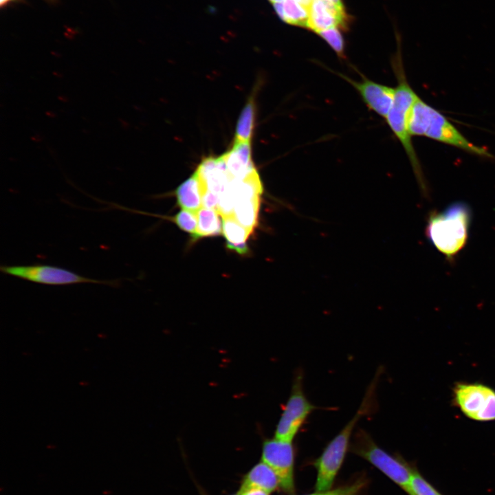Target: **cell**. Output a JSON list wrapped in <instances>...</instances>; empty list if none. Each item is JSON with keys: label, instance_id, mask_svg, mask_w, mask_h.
<instances>
[{"label": "cell", "instance_id": "obj_2", "mask_svg": "<svg viewBox=\"0 0 495 495\" xmlns=\"http://www.w3.org/2000/svg\"><path fill=\"white\" fill-rule=\"evenodd\" d=\"M472 219L467 204L455 202L428 217L426 234L428 241L447 259H453L465 246Z\"/></svg>", "mask_w": 495, "mask_h": 495}, {"label": "cell", "instance_id": "obj_16", "mask_svg": "<svg viewBox=\"0 0 495 495\" xmlns=\"http://www.w3.org/2000/svg\"><path fill=\"white\" fill-rule=\"evenodd\" d=\"M255 94L254 91L249 96L241 111L236 125L234 141L252 142L256 116Z\"/></svg>", "mask_w": 495, "mask_h": 495}, {"label": "cell", "instance_id": "obj_20", "mask_svg": "<svg viewBox=\"0 0 495 495\" xmlns=\"http://www.w3.org/2000/svg\"><path fill=\"white\" fill-rule=\"evenodd\" d=\"M406 492L409 495H442L416 470L412 473Z\"/></svg>", "mask_w": 495, "mask_h": 495}, {"label": "cell", "instance_id": "obj_5", "mask_svg": "<svg viewBox=\"0 0 495 495\" xmlns=\"http://www.w3.org/2000/svg\"><path fill=\"white\" fill-rule=\"evenodd\" d=\"M320 408L312 404L306 396L304 390V372L302 368H298L293 375L290 394L282 408L274 437L292 442L307 423L312 412Z\"/></svg>", "mask_w": 495, "mask_h": 495}, {"label": "cell", "instance_id": "obj_6", "mask_svg": "<svg viewBox=\"0 0 495 495\" xmlns=\"http://www.w3.org/2000/svg\"><path fill=\"white\" fill-rule=\"evenodd\" d=\"M2 273L19 278L43 285H67L94 283L118 287L120 280H98L81 276L61 267L36 263L28 265H1Z\"/></svg>", "mask_w": 495, "mask_h": 495}, {"label": "cell", "instance_id": "obj_8", "mask_svg": "<svg viewBox=\"0 0 495 495\" xmlns=\"http://www.w3.org/2000/svg\"><path fill=\"white\" fill-rule=\"evenodd\" d=\"M452 402L468 419L495 421V390L479 382H457L452 387Z\"/></svg>", "mask_w": 495, "mask_h": 495}, {"label": "cell", "instance_id": "obj_7", "mask_svg": "<svg viewBox=\"0 0 495 495\" xmlns=\"http://www.w3.org/2000/svg\"><path fill=\"white\" fill-rule=\"evenodd\" d=\"M353 452L377 468L406 492L414 470L380 448L366 430L359 428L355 432Z\"/></svg>", "mask_w": 495, "mask_h": 495}, {"label": "cell", "instance_id": "obj_30", "mask_svg": "<svg viewBox=\"0 0 495 495\" xmlns=\"http://www.w3.org/2000/svg\"><path fill=\"white\" fill-rule=\"evenodd\" d=\"M234 495H239V492H237L236 494H235Z\"/></svg>", "mask_w": 495, "mask_h": 495}, {"label": "cell", "instance_id": "obj_3", "mask_svg": "<svg viewBox=\"0 0 495 495\" xmlns=\"http://www.w3.org/2000/svg\"><path fill=\"white\" fill-rule=\"evenodd\" d=\"M408 130L411 136H426L479 157H494L487 148L470 142L443 114L419 97L410 110Z\"/></svg>", "mask_w": 495, "mask_h": 495}, {"label": "cell", "instance_id": "obj_19", "mask_svg": "<svg viewBox=\"0 0 495 495\" xmlns=\"http://www.w3.org/2000/svg\"><path fill=\"white\" fill-rule=\"evenodd\" d=\"M283 16L281 19L288 24L308 28L309 9L295 0H284Z\"/></svg>", "mask_w": 495, "mask_h": 495}, {"label": "cell", "instance_id": "obj_28", "mask_svg": "<svg viewBox=\"0 0 495 495\" xmlns=\"http://www.w3.org/2000/svg\"><path fill=\"white\" fill-rule=\"evenodd\" d=\"M270 3H275L278 2H283L284 0H268Z\"/></svg>", "mask_w": 495, "mask_h": 495}, {"label": "cell", "instance_id": "obj_14", "mask_svg": "<svg viewBox=\"0 0 495 495\" xmlns=\"http://www.w3.org/2000/svg\"><path fill=\"white\" fill-rule=\"evenodd\" d=\"M256 487L271 493L280 487L279 480L274 471L261 461L245 475L240 489Z\"/></svg>", "mask_w": 495, "mask_h": 495}, {"label": "cell", "instance_id": "obj_26", "mask_svg": "<svg viewBox=\"0 0 495 495\" xmlns=\"http://www.w3.org/2000/svg\"><path fill=\"white\" fill-rule=\"evenodd\" d=\"M295 1H296L298 2V3H300V4H302V6H304L305 7H306L307 8H309V6H310V5H311V1H312V0H295Z\"/></svg>", "mask_w": 495, "mask_h": 495}, {"label": "cell", "instance_id": "obj_27", "mask_svg": "<svg viewBox=\"0 0 495 495\" xmlns=\"http://www.w3.org/2000/svg\"><path fill=\"white\" fill-rule=\"evenodd\" d=\"M336 6L344 8V5L342 0H326Z\"/></svg>", "mask_w": 495, "mask_h": 495}, {"label": "cell", "instance_id": "obj_25", "mask_svg": "<svg viewBox=\"0 0 495 495\" xmlns=\"http://www.w3.org/2000/svg\"><path fill=\"white\" fill-rule=\"evenodd\" d=\"M239 495H269L270 493L266 491L256 488V487H248L245 489H239Z\"/></svg>", "mask_w": 495, "mask_h": 495}, {"label": "cell", "instance_id": "obj_1", "mask_svg": "<svg viewBox=\"0 0 495 495\" xmlns=\"http://www.w3.org/2000/svg\"><path fill=\"white\" fill-rule=\"evenodd\" d=\"M377 369L354 416L329 442L321 455L314 462L317 469L316 483L317 492L326 491L331 487L344 459L356 424L362 417L371 416L377 410L376 388L383 373L381 368Z\"/></svg>", "mask_w": 495, "mask_h": 495}, {"label": "cell", "instance_id": "obj_4", "mask_svg": "<svg viewBox=\"0 0 495 495\" xmlns=\"http://www.w3.org/2000/svg\"><path fill=\"white\" fill-rule=\"evenodd\" d=\"M393 68L397 78V86L395 87L393 107L386 120L390 129L402 144L420 188L426 193L427 186L424 176L408 130L409 114L419 96L407 80L400 56L393 60Z\"/></svg>", "mask_w": 495, "mask_h": 495}, {"label": "cell", "instance_id": "obj_9", "mask_svg": "<svg viewBox=\"0 0 495 495\" xmlns=\"http://www.w3.org/2000/svg\"><path fill=\"white\" fill-rule=\"evenodd\" d=\"M261 461L274 471L280 487L288 494H293L294 448L292 442L275 437L265 439L263 443Z\"/></svg>", "mask_w": 495, "mask_h": 495}, {"label": "cell", "instance_id": "obj_11", "mask_svg": "<svg viewBox=\"0 0 495 495\" xmlns=\"http://www.w3.org/2000/svg\"><path fill=\"white\" fill-rule=\"evenodd\" d=\"M308 28L316 33L332 28L345 30L348 16L344 7L326 0H312L309 8Z\"/></svg>", "mask_w": 495, "mask_h": 495}, {"label": "cell", "instance_id": "obj_15", "mask_svg": "<svg viewBox=\"0 0 495 495\" xmlns=\"http://www.w3.org/2000/svg\"><path fill=\"white\" fill-rule=\"evenodd\" d=\"M222 232L226 239V245L239 254L248 251L246 241L252 230L242 226L233 216L222 217Z\"/></svg>", "mask_w": 495, "mask_h": 495}, {"label": "cell", "instance_id": "obj_13", "mask_svg": "<svg viewBox=\"0 0 495 495\" xmlns=\"http://www.w3.org/2000/svg\"><path fill=\"white\" fill-rule=\"evenodd\" d=\"M205 186L199 173H195L177 188L175 195L178 204L182 209L197 212L202 207V197Z\"/></svg>", "mask_w": 495, "mask_h": 495}, {"label": "cell", "instance_id": "obj_24", "mask_svg": "<svg viewBox=\"0 0 495 495\" xmlns=\"http://www.w3.org/2000/svg\"><path fill=\"white\" fill-rule=\"evenodd\" d=\"M218 204L219 196L205 187V190L202 197V207L214 209L218 211Z\"/></svg>", "mask_w": 495, "mask_h": 495}, {"label": "cell", "instance_id": "obj_29", "mask_svg": "<svg viewBox=\"0 0 495 495\" xmlns=\"http://www.w3.org/2000/svg\"><path fill=\"white\" fill-rule=\"evenodd\" d=\"M10 1H11V0H1V6H3L4 4L7 3Z\"/></svg>", "mask_w": 495, "mask_h": 495}, {"label": "cell", "instance_id": "obj_18", "mask_svg": "<svg viewBox=\"0 0 495 495\" xmlns=\"http://www.w3.org/2000/svg\"><path fill=\"white\" fill-rule=\"evenodd\" d=\"M259 198H245L235 202L233 217L244 227L253 231L257 224Z\"/></svg>", "mask_w": 495, "mask_h": 495}, {"label": "cell", "instance_id": "obj_21", "mask_svg": "<svg viewBox=\"0 0 495 495\" xmlns=\"http://www.w3.org/2000/svg\"><path fill=\"white\" fill-rule=\"evenodd\" d=\"M317 34L323 38L331 48L341 58H345L344 55V40L338 28H332L321 30Z\"/></svg>", "mask_w": 495, "mask_h": 495}, {"label": "cell", "instance_id": "obj_22", "mask_svg": "<svg viewBox=\"0 0 495 495\" xmlns=\"http://www.w3.org/2000/svg\"><path fill=\"white\" fill-rule=\"evenodd\" d=\"M174 221L182 230L193 236L197 229V212L182 209L174 217Z\"/></svg>", "mask_w": 495, "mask_h": 495}, {"label": "cell", "instance_id": "obj_10", "mask_svg": "<svg viewBox=\"0 0 495 495\" xmlns=\"http://www.w3.org/2000/svg\"><path fill=\"white\" fill-rule=\"evenodd\" d=\"M337 74L358 91L369 109L386 118L394 102L395 88L377 83L362 75V80L356 81L342 74Z\"/></svg>", "mask_w": 495, "mask_h": 495}, {"label": "cell", "instance_id": "obj_12", "mask_svg": "<svg viewBox=\"0 0 495 495\" xmlns=\"http://www.w3.org/2000/svg\"><path fill=\"white\" fill-rule=\"evenodd\" d=\"M220 157L233 179H243L257 171L252 161L251 142L234 141L230 149Z\"/></svg>", "mask_w": 495, "mask_h": 495}, {"label": "cell", "instance_id": "obj_23", "mask_svg": "<svg viewBox=\"0 0 495 495\" xmlns=\"http://www.w3.org/2000/svg\"><path fill=\"white\" fill-rule=\"evenodd\" d=\"M365 483L363 480H358L347 486L339 487L336 490L318 492L309 495H359Z\"/></svg>", "mask_w": 495, "mask_h": 495}, {"label": "cell", "instance_id": "obj_17", "mask_svg": "<svg viewBox=\"0 0 495 495\" xmlns=\"http://www.w3.org/2000/svg\"><path fill=\"white\" fill-rule=\"evenodd\" d=\"M219 216L217 210L201 207L197 212V229L192 237L197 239L219 235L222 231V221Z\"/></svg>", "mask_w": 495, "mask_h": 495}]
</instances>
